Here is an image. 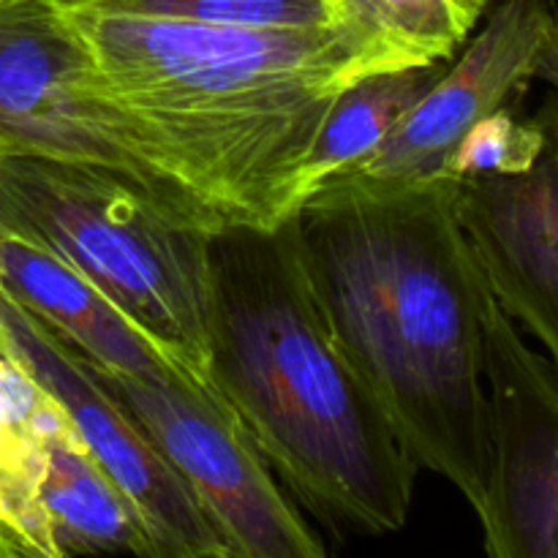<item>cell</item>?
Here are the masks:
<instances>
[{"label":"cell","mask_w":558,"mask_h":558,"mask_svg":"<svg viewBox=\"0 0 558 558\" xmlns=\"http://www.w3.org/2000/svg\"><path fill=\"white\" fill-rule=\"evenodd\" d=\"M287 223L311 289L417 472L474 515L490 483L480 270L456 180L381 185L341 174Z\"/></svg>","instance_id":"obj_1"},{"label":"cell","mask_w":558,"mask_h":558,"mask_svg":"<svg viewBox=\"0 0 558 558\" xmlns=\"http://www.w3.org/2000/svg\"><path fill=\"white\" fill-rule=\"evenodd\" d=\"M104 87L227 223L278 229L327 109L360 76L417 60L368 22L254 27L65 11Z\"/></svg>","instance_id":"obj_2"},{"label":"cell","mask_w":558,"mask_h":558,"mask_svg":"<svg viewBox=\"0 0 558 558\" xmlns=\"http://www.w3.org/2000/svg\"><path fill=\"white\" fill-rule=\"evenodd\" d=\"M210 385L327 529L407 526L417 466L338 343L287 223H223L213 238Z\"/></svg>","instance_id":"obj_3"},{"label":"cell","mask_w":558,"mask_h":558,"mask_svg":"<svg viewBox=\"0 0 558 558\" xmlns=\"http://www.w3.org/2000/svg\"><path fill=\"white\" fill-rule=\"evenodd\" d=\"M0 232L47 251L210 385L213 238L101 169L0 150Z\"/></svg>","instance_id":"obj_4"},{"label":"cell","mask_w":558,"mask_h":558,"mask_svg":"<svg viewBox=\"0 0 558 558\" xmlns=\"http://www.w3.org/2000/svg\"><path fill=\"white\" fill-rule=\"evenodd\" d=\"M0 150L101 169L183 221L227 223L104 87L90 44L52 0H0Z\"/></svg>","instance_id":"obj_5"},{"label":"cell","mask_w":558,"mask_h":558,"mask_svg":"<svg viewBox=\"0 0 558 558\" xmlns=\"http://www.w3.org/2000/svg\"><path fill=\"white\" fill-rule=\"evenodd\" d=\"M98 376L185 480L229 558L325 556V543L283 494L216 387L180 368L145 379L101 371Z\"/></svg>","instance_id":"obj_6"},{"label":"cell","mask_w":558,"mask_h":558,"mask_svg":"<svg viewBox=\"0 0 558 558\" xmlns=\"http://www.w3.org/2000/svg\"><path fill=\"white\" fill-rule=\"evenodd\" d=\"M0 332L16 371L49 398L140 512L156 558H229L216 526L140 420L63 338L0 289Z\"/></svg>","instance_id":"obj_7"},{"label":"cell","mask_w":558,"mask_h":558,"mask_svg":"<svg viewBox=\"0 0 558 558\" xmlns=\"http://www.w3.org/2000/svg\"><path fill=\"white\" fill-rule=\"evenodd\" d=\"M485 278V276H483ZM488 501L477 521L490 558H558V371L485 283Z\"/></svg>","instance_id":"obj_8"},{"label":"cell","mask_w":558,"mask_h":558,"mask_svg":"<svg viewBox=\"0 0 558 558\" xmlns=\"http://www.w3.org/2000/svg\"><path fill=\"white\" fill-rule=\"evenodd\" d=\"M556 33L554 0H490L480 31L458 49L436 85L403 114L379 150L347 174L381 185L447 180L469 131L510 107L537 80Z\"/></svg>","instance_id":"obj_9"},{"label":"cell","mask_w":558,"mask_h":558,"mask_svg":"<svg viewBox=\"0 0 558 558\" xmlns=\"http://www.w3.org/2000/svg\"><path fill=\"white\" fill-rule=\"evenodd\" d=\"M539 125L532 167L456 180V213L496 303L558 371V134Z\"/></svg>","instance_id":"obj_10"},{"label":"cell","mask_w":558,"mask_h":558,"mask_svg":"<svg viewBox=\"0 0 558 558\" xmlns=\"http://www.w3.org/2000/svg\"><path fill=\"white\" fill-rule=\"evenodd\" d=\"M0 289L101 374L145 379L180 368L80 272L9 234L0 245Z\"/></svg>","instance_id":"obj_11"},{"label":"cell","mask_w":558,"mask_h":558,"mask_svg":"<svg viewBox=\"0 0 558 558\" xmlns=\"http://www.w3.org/2000/svg\"><path fill=\"white\" fill-rule=\"evenodd\" d=\"M38 499L54 558L93 554L156 558L136 507L93 458L71 420L47 396Z\"/></svg>","instance_id":"obj_12"},{"label":"cell","mask_w":558,"mask_h":558,"mask_svg":"<svg viewBox=\"0 0 558 558\" xmlns=\"http://www.w3.org/2000/svg\"><path fill=\"white\" fill-rule=\"evenodd\" d=\"M450 60L401 65L360 76L338 93L327 109L322 129L300 163L292 189V216L305 199L316 194L327 180L357 169L365 158L379 150L403 114L436 85Z\"/></svg>","instance_id":"obj_13"},{"label":"cell","mask_w":558,"mask_h":558,"mask_svg":"<svg viewBox=\"0 0 558 558\" xmlns=\"http://www.w3.org/2000/svg\"><path fill=\"white\" fill-rule=\"evenodd\" d=\"M63 11L213 22L254 27H319L352 20L347 0H52Z\"/></svg>","instance_id":"obj_14"},{"label":"cell","mask_w":558,"mask_h":558,"mask_svg":"<svg viewBox=\"0 0 558 558\" xmlns=\"http://www.w3.org/2000/svg\"><path fill=\"white\" fill-rule=\"evenodd\" d=\"M347 5L417 63H430L456 58L490 0H347Z\"/></svg>","instance_id":"obj_15"},{"label":"cell","mask_w":558,"mask_h":558,"mask_svg":"<svg viewBox=\"0 0 558 558\" xmlns=\"http://www.w3.org/2000/svg\"><path fill=\"white\" fill-rule=\"evenodd\" d=\"M545 131L537 118L515 120L512 109H499L496 114L474 125L452 156L447 180L477 178V174H510L532 167L543 153Z\"/></svg>","instance_id":"obj_16"},{"label":"cell","mask_w":558,"mask_h":558,"mask_svg":"<svg viewBox=\"0 0 558 558\" xmlns=\"http://www.w3.org/2000/svg\"><path fill=\"white\" fill-rule=\"evenodd\" d=\"M537 80H545L550 87H554V98H548V104H545L543 109H539L534 118L539 120V123L548 125L554 134H558V33L554 36V41H550L548 52H545L543 58V65H539V74Z\"/></svg>","instance_id":"obj_17"},{"label":"cell","mask_w":558,"mask_h":558,"mask_svg":"<svg viewBox=\"0 0 558 558\" xmlns=\"http://www.w3.org/2000/svg\"><path fill=\"white\" fill-rule=\"evenodd\" d=\"M0 558H16L14 556V548H11V543H9V539H5L3 529H0Z\"/></svg>","instance_id":"obj_18"},{"label":"cell","mask_w":558,"mask_h":558,"mask_svg":"<svg viewBox=\"0 0 558 558\" xmlns=\"http://www.w3.org/2000/svg\"><path fill=\"white\" fill-rule=\"evenodd\" d=\"M0 245H3V232H0Z\"/></svg>","instance_id":"obj_19"}]
</instances>
